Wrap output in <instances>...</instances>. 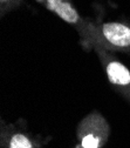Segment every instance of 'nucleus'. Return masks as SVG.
Wrapping results in <instances>:
<instances>
[{"instance_id": "nucleus-1", "label": "nucleus", "mask_w": 130, "mask_h": 148, "mask_svg": "<svg viewBox=\"0 0 130 148\" xmlns=\"http://www.w3.org/2000/svg\"><path fill=\"white\" fill-rule=\"evenodd\" d=\"M104 39L115 47L125 48L130 46V28L118 23H108L102 26Z\"/></svg>"}, {"instance_id": "nucleus-2", "label": "nucleus", "mask_w": 130, "mask_h": 148, "mask_svg": "<svg viewBox=\"0 0 130 148\" xmlns=\"http://www.w3.org/2000/svg\"><path fill=\"white\" fill-rule=\"evenodd\" d=\"M107 75L111 84L117 86H130V72L129 69L118 61H109L107 67Z\"/></svg>"}, {"instance_id": "nucleus-3", "label": "nucleus", "mask_w": 130, "mask_h": 148, "mask_svg": "<svg viewBox=\"0 0 130 148\" xmlns=\"http://www.w3.org/2000/svg\"><path fill=\"white\" fill-rule=\"evenodd\" d=\"M100 128L95 127L91 129L90 126H86L80 133V145L82 148H100L103 145L104 138L100 134Z\"/></svg>"}, {"instance_id": "nucleus-4", "label": "nucleus", "mask_w": 130, "mask_h": 148, "mask_svg": "<svg viewBox=\"0 0 130 148\" xmlns=\"http://www.w3.org/2000/svg\"><path fill=\"white\" fill-rule=\"evenodd\" d=\"M53 12L56 13L60 18L69 24H75L79 20V14L78 12L71 7V5L69 3H60L58 5H55L54 7L50 8Z\"/></svg>"}, {"instance_id": "nucleus-5", "label": "nucleus", "mask_w": 130, "mask_h": 148, "mask_svg": "<svg viewBox=\"0 0 130 148\" xmlns=\"http://www.w3.org/2000/svg\"><path fill=\"white\" fill-rule=\"evenodd\" d=\"M7 148H34V146L26 135L16 133L10 139Z\"/></svg>"}, {"instance_id": "nucleus-6", "label": "nucleus", "mask_w": 130, "mask_h": 148, "mask_svg": "<svg viewBox=\"0 0 130 148\" xmlns=\"http://www.w3.org/2000/svg\"><path fill=\"white\" fill-rule=\"evenodd\" d=\"M47 1V4H48V7L49 8H52V7H54L55 5H58V4H60L62 0H46Z\"/></svg>"}]
</instances>
